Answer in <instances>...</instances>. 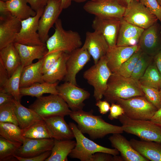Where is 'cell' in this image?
<instances>
[{"instance_id":"27","label":"cell","mask_w":161,"mask_h":161,"mask_svg":"<svg viewBox=\"0 0 161 161\" xmlns=\"http://www.w3.org/2000/svg\"><path fill=\"white\" fill-rule=\"evenodd\" d=\"M0 61L2 62L10 78L21 64L18 52L14 43L0 49Z\"/></svg>"},{"instance_id":"39","label":"cell","mask_w":161,"mask_h":161,"mask_svg":"<svg viewBox=\"0 0 161 161\" xmlns=\"http://www.w3.org/2000/svg\"><path fill=\"white\" fill-rule=\"evenodd\" d=\"M14 99L11 102L0 106V122L12 123L18 126Z\"/></svg>"},{"instance_id":"21","label":"cell","mask_w":161,"mask_h":161,"mask_svg":"<svg viewBox=\"0 0 161 161\" xmlns=\"http://www.w3.org/2000/svg\"><path fill=\"white\" fill-rule=\"evenodd\" d=\"M120 133L113 134L109 139L112 146L120 153L124 161H149L132 146L129 141Z\"/></svg>"},{"instance_id":"13","label":"cell","mask_w":161,"mask_h":161,"mask_svg":"<svg viewBox=\"0 0 161 161\" xmlns=\"http://www.w3.org/2000/svg\"><path fill=\"white\" fill-rule=\"evenodd\" d=\"M63 10L61 0H48L38 22V32L40 39L46 43L49 30L55 24Z\"/></svg>"},{"instance_id":"7","label":"cell","mask_w":161,"mask_h":161,"mask_svg":"<svg viewBox=\"0 0 161 161\" xmlns=\"http://www.w3.org/2000/svg\"><path fill=\"white\" fill-rule=\"evenodd\" d=\"M112 73L107 66L105 56L84 72L83 78L94 88L93 96L96 101L103 97Z\"/></svg>"},{"instance_id":"46","label":"cell","mask_w":161,"mask_h":161,"mask_svg":"<svg viewBox=\"0 0 161 161\" xmlns=\"http://www.w3.org/2000/svg\"><path fill=\"white\" fill-rule=\"evenodd\" d=\"M90 161H115V157L108 153L97 152L92 155Z\"/></svg>"},{"instance_id":"6","label":"cell","mask_w":161,"mask_h":161,"mask_svg":"<svg viewBox=\"0 0 161 161\" xmlns=\"http://www.w3.org/2000/svg\"><path fill=\"white\" fill-rule=\"evenodd\" d=\"M43 119L56 116L69 115L72 111L58 95L51 94L37 98L29 107Z\"/></svg>"},{"instance_id":"15","label":"cell","mask_w":161,"mask_h":161,"mask_svg":"<svg viewBox=\"0 0 161 161\" xmlns=\"http://www.w3.org/2000/svg\"><path fill=\"white\" fill-rule=\"evenodd\" d=\"M121 19L95 16L92 27L94 31L103 35L109 47H113L116 45Z\"/></svg>"},{"instance_id":"52","label":"cell","mask_w":161,"mask_h":161,"mask_svg":"<svg viewBox=\"0 0 161 161\" xmlns=\"http://www.w3.org/2000/svg\"><path fill=\"white\" fill-rule=\"evenodd\" d=\"M153 61L161 74V50L154 56Z\"/></svg>"},{"instance_id":"25","label":"cell","mask_w":161,"mask_h":161,"mask_svg":"<svg viewBox=\"0 0 161 161\" xmlns=\"http://www.w3.org/2000/svg\"><path fill=\"white\" fill-rule=\"evenodd\" d=\"M129 141L133 147L149 161H161V143L134 138Z\"/></svg>"},{"instance_id":"41","label":"cell","mask_w":161,"mask_h":161,"mask_svg":"<svg viewBox=\"0 0 161 161\" xmlns=\"http://www.w3.org/2000/svg\"><path fill=\"white\" fill-rule=\"evenodd\" d=\"M141 87L147 100L157 109L161 107V97L159 89L142 85Z\"/></svg>"},{"instance_id":"23","label":"cell","mask_w":161,"mask_h":161,"mask_svg":"<svg viewBox=\"0 0 161 161\" xmlns=\"http://www.w3.org/2000/svg\"><path fill=\"white\" fill-rule=\"evenodd\" d=\"M144 29L121 20L116 45L131 46L137 45Z\"/></svg>"},{"instance_id":"19","label":"cell","mask_w":161,"mask_h":161,"mask_svg":"<svg viewBox=\"0 0 161 161\" xmlns=\"http://www.w3.org/2000/svg\"><path fill=\"white\" fill-rule=\"evenodd\" d=\"M139 49L138 45L109 47L105 56L107 66L111 72H117L121 65Z\"/></svg>"},{"instance_id":"30","label":"cell","mask_w":161,"mask_h":161,"mask_svg":"<svg viewBox=\"0 0 161 161\" xmlns=\"http://www.w3.org/2000/svg\"><path fill=\"white\" fill-rule=\"evenodd\" d=\"M55 139L50 156L45 161H67V157L75 146L76 142L72 140Z\"/></svg>"},{"instance_id":"55","label":"cell","mask_w":161,"mask_h":161,"mask_svg":"<svg viewBox=\"0 0 161 161\" xmlns=\"http://www.w3.org/2000/svg\"><path fill=\"white\" fill-rule=\"evenodd\" d=\"M95 0H74V1L78 3L83 2L86 1H94Z\"/></svg>"},{"instance_id":"49","label":"cell","mask_w":161,"mask_h":161,"mask_svg":"<svg viewBox=\"0 0 161 161\" xmlns=\"http://www.w3.org/2000/svg\"><path fill=\"white\" fill-rule=\"evenodd\" d=\"M97 101L95 105L98 107L100 114H105L110 111L111 106L108 101L101 100Z\"/></svg>"},{"instance_id":"58","label":"cell","mask_w":161,"mask_h":161,"mask_svg":"<svg viewBox=\"0 0 161 161\" xmlns=\"http://www.w3.org/2000/svg\"><path fill=\"white\" fill-rule=\"evenodd\" d=\"M0 1H4V2H6L9 0H0Z\"/></svg>"},{"instance_id":"24","label":"cell","mask_w":161,"mask_h":161,"mask_svg":"<svg viewBox=\"0 0 161 161\" xmlns=\"http://www.w3.org/2000/svg\"><path fill=\"white\" fill-rule=\"evenodd\" d=\"M14 44L18 52L21 64L23 67L32 64L35 59L42 58L48 52L46 44L34 46L15 42Z\"/></svg>"},{"instance_id":"35","label":"cell","mask_w":161,"mask_h":161,"mask_svg":"<svg viewBox=\"0 0 161 161\" xmlns=\"http://www.w3.org/2000/svg\"><path fill=\"white\" fill-rule=\"evenodd\" d=\"M139 81L142 85L160 89L161 84V74L153 60Z\"/></svg>"},{"instance_id":"11","label":"cell","mask_w":161,"mask_h":161,"mask_svg":"<svg viewBox=\"0 0 161 161\" xmlns=\"http://www.w3.org/2000/svg\"><path fill=\"white\" fill-rule=\"evenodd\" d=\"M44 8L39 10L36 15L21 21V28L14 43L31 45H42L38 32V22Z\"/></svg>"},{"instance_id":"32","label":"cell","mask_w":161,"mask_h":161,"mask_svg":"<svg viewBox=\"0 0 161 161\" xmlns=\"http://www.w3.org/2000/svg\"><path fill=\"white\" fill-rule=\"evenodd\" d=\"M58 84V82L54 83L45 82L35 83L29 86L20 88V92L22 97L30 96L37 98L46 93L58 95L57 89Z\"/></svg>"},{"instance_id":"18","label":"cell","mask_w":161,"mask_h":161,"mask_svg":"<svg viewBox=\"0 0 161 161\" xmlns=\"http://www.w3.org/2000/svg\"><path fill=\"white\" fill-rule=\"evenodd\" d=\"M21 28V21L10 14L0 16V49L14 42Z\"/></svg>"},{"instance_id":"20","label":"cell","mask_w":161,"mask_h":161,"mask_svg":"<svg viewBox=\"0 0 161 161\" xmlns=\"http://www.w3.org/2000/svg\"><path fill=\"white\" fill-rule=\"evenodd\" d=\"M82 47L88 51L92 57L94 64H96L106 55L109 46L103 35L94 31L86 32L85 40Z\"/></svg>"},{"instance_id":"43","label":"cell","mask_w":161,"mask_h":161,"mask_svg":"<svg viewBox=\"0 0 161 161\" xmlns=\"http://www.w3.org/2000/svg\"><path fill=\"white\" fill-rule=\"evenodd\" d=\"M157 17L161 24V6L157 0H139Z\"/></svg>"},{"instance_id":"48","label":"cell","mask_w":161,"mask_h":161,"mask_svg":"<svg viewBox=\"0 0 161 161\" xmlns=\"http://www.w3.org/2000/svg\"><path fill=\"white\" fill-rule=\"evenodd\" d=\"M9 78L7 70L0 61V89L3 87Z\"/></svg>"},{"instance_id":"3","label":"cell","mask_w":161,"mask_h":161,"mask_svg":"<svg viewBox=\"0 0 161 161\" xmlns=\"http://www.w3.org/2000/svg\"><path fill=\"white\" fill-rule=\"evenodd\" d=\"M55 26L54 33L46 42L48 49L46 55L59 51L70 54L75 50L81 47L82 44L81 39L78 32L64 30L60 19L57 20Z\"/></svg>"},{"instance_id":"37","label":"cell","mask_w":161,"mask_h":161,"mask_svg":"<svg viewBox=\"0 0 161 161\" xmlns=\"http://www.w3.org/2000/svg\"><path fill=\"white\" fill-rule=\"evenodd\" d=\"M22 144L9 141L0 137V161H14L15 153Z\"/></svg>"},{"instance_id":"29","label":"cell","mask_w":161,"mask_h":161,"mask_svg":"<svg viewBox=\"0 0 161 161\" xmlns=\"http://www.w3.org/2000/svg\"><path fill=\"white\" fill-rule=\"evenodd\" d=\"M69 55V54L63 53L53 66L43 74L44 82L54 83L64 79L67 73L66 62Z\"/></svg>"},{"instance_id":"31","label":"cell","mask_w":161,"mask_h":161,"mask_svg":"<svg viewBox=\"0 0 161 161\" xmlns=\"http://www.w3.org/2000/svg\"><path fill=\"white\" fill-rule=\"evenodd\" d=\"M27 3L26 0H9L6 2L7 11L21 21L35 16L37 12Z\"/></svg>"},{"instance_id":"28","label":"cell","mask_w":161,"mask_h":161,"mask_svg":"<svg viewBox=\"0 0 161 161\" xmlns=\"http://www.w3.org/2000/svg\"><path fill=\"white\" fill-rule=\"evenodd\" d=\"M15 112L18 126L24 130L33 124L43 120V118L35 112L29 108L23 106L21 102L14 99Z\"/></svg>"},{"instance_id":"33","label":"cell","mask_w":161,"mask_h":161,"mask_svg":"<svg viewBox=\"0 0 161 161\" xmlns=\"http://www.w3.org/2000/svg\"><path fill=\"white\" fill-rule=\"evenodd\" d=\"M23 130L15 124L7 122H0V135L11 142L22 144L25 138L23 136Z\"/></svg>"},{"instance_id":"56","label":"cell","mask_w":161,"mask_h":161,"mask_svg":"<svg viewBox=\"0 0 161 161\" xmlns=\"http://www.w3.org/2000/svg\"><path fill=\"white\" fill-rule=\"evenodd\" d=\"M158 3L161 6V0H157Z\"/></svg>"},{"instance_id":"40","label":"cell","mask_w":161,"mask_h":161,"mask_svg":"<svg viewBox=\"0 0 161 161\" xmlns=\"http://www.w3.org/2000/svg\"><path fill=\"white\" fill-rule=\"evenodd\" d=\"M142 53L139 49L125 62L116 72L125 77H131L136 63Z\"/></svg>"},{"instance_id":"42","label":"cell","mask_w":161,"mask_h":161,"mask_svg":"<svg viewBox=\"0 0 161 161\" xmlns=\"http://www.w3.org/2000/svg\"><path fill=\"white\" fill-rule=\"evenodd\" d=\"M64 52L62 51H57L46 55L42 67L43 74L48 70L55 63Z\"/></svg>"},{"instance_id":"26","label":"cell","mask_w":161,"mask_h":161,"mask_svg":"<svg viewBox=\"0 0 161 161\" xmlns=\"http://www.w3.org/2000/svg\"><path fill=\"white\" fill-rule=\"evenodd\" d=\"M44 56L36 62L24 67L21 72L20 87H26L37 82H44L43 79L42 67Z\"/></svg>"},{"instance_id":"44","label":"cell","mask_w":161,"mask_h":161,"mask_svg":"<svg viewBox=\"0 0 161 161\" xmlns=\"http://www.w3.org/2000/svg\"><path fill=\"white\" fill-rule=\"evenodd\" d=\"M124 113V110L120 105L115 103H112L108 117L110 120H112L118 119L120 116Z\"/></svg>"},{"instance_id":"54","label":"cell","mask_w":161,"mask_h":161,"mask_svg":"<svg viewBox=\"0 0 161 161\" xmlns=\"http://www.w3.org/2000/svg\"><path fill=\"white\" fill-rule=\"evenodd\" d=\"M121 5L126 7L132 0H116Z\"/></svg>"},{"instance_id":"1","label":"cell","mask_w":161,"mask_h":161,"mask_svg":"<svg viewBox=\"0 0 161 161\" xmlns=\"http://www.w3.org/2000/svg\"><path fill=\"white\" fill-rule=\"evenodd\" d=\"M93 113L92 110L86 112L82 109L72 111L69 115L77 123L80 131L83 134H88L92 140L102 138L109 134H122L124 132L122 126L108 123L101 116L94 115Z\"/></svg>"},{"instance_id":"5","label":"cell","mask_w":161,"mask_h":161,"mask_svg":"<svg viewBox=\"0 0 161 161\" xmlns=\"http://www.w3.org/2000/svg\"><path fill=\"white\" fill-rule=\"evenodd\" d=\"M118 119L124 131L136 135L143 140L161 143V127L150 120L133 119L124 114Z\"/></svg>"},{"instance_id":"9","label":"cell","mask_w":161,"mask_h":161,"mask_svg":"<svg viewBox=\"0 0 161 161\" xmlns=\"http://www.w3.org/2000/svg\"><path fill=\"white\" fill-rule=\"evenodd\" d=\"M123 18L126 22L144 29L158 22L156 16L139 0H132L126 8Z\"/></svg>"},{"instance_id":"22","label":"cell","mask_w":161,"mask_h":161,"mask_svg":"<svg viewBox=\"0 0 161 161\" xmlns=\"http://www.w3.org/2000/svg\"><path fill=\"white\" fill-rule=\"evenodd\" d=\"M64 117L56 116L43 118L52 137L58 140H72L74 133Z\"/></svg>"},{"instance_id":"12","label":"cell","mask_w":161,"mask_h":161,"mask_svg":"<svg viewBox=\"0 0 161 161\" xmlns=\"http://www.w3.org/2000/svg\"><path fill=\"white\" fill-rule=\"evenodd\" d=\"M57 89L58 95L72 111L82 110L85 105L84 101L90 96L88 91L68 82L58 85Z\"/></svg>"},{"instance_id":"14","label":"cell","mask_w":161,"mask_h":161,"mask_svg":"<svg viewBox=\"0 0 161 161\" xmlns=\"http://www.w3.org/2000/svg\"><path fill=\"white\" fill-rule=\"evenodd\" d=\"M143 52L154 56L161 50V25L157 22L144 29L138 44Z\"/></svg>"},{"instance_id":"51","label":"cell","mask_w":161,"mask_h":161,"mask_svg":"<svg viewBox=\"0 0 161 161\" xmlns=\"http://www.w3.org/2000/svg\"><path fill=\"white\" fill-rule=\"evenodd\" d=\"M150 121L161 127V107L157 109Z\"/></svg>"},{"instance_id":"8","label":"cell","mask_w":161,"mask_h":161,"mask_svg":"<svg viewBox=\"0 0 161 161\" xmlns=\"http://www.w3.org/2000/svg\"><path fill=\"white\" fill-rule=\"evenodd\" d=\"M115 103L123 108L125 115L135 120H150L158 109L145 96L117 98Z\"/></svg>"},{"instance_id":"34","label":"cell","mask_w":161,"mask_h":161,"mask_svg":"<svg viewBox=\"0 0 161 161\" xmlns=\"http://www.w3.org/2000/svg\"><path fill=\"white\" fill-rule=\"evenodd\" d=\"M23 66L20 65L9 79L0 91L7 92L12 95L17 101L21 102L22 96L20 92V83L21 72Z\"/></svg>"},{"instance_id":"2","label":"cell","mask_w":161,"mask_h":161,"mask_svg":"<svg viewBox=\"0 0 161 161\" xmlns=\"http://www.w3.org/2000/svg\"><path fill=\"white\" fill-rule=\"evenodd\" d=\"M137 96H144L139 81L123 77L116 72L112 73L103 95L106 100L114 103L117 98L126 99Z\"/></svg>"},{"instance_id":"10","label":"cell","mask_w":161,"mask_h":161,"mask_svg":"<svg viewBox=\"0 0 161 161\" xmlns=\"http://www.w3.org/2000/svg\"><path fill=\"white\" fill-rule=\"evenodd\" d=\"M126 8L116 0L88 1L83 7L86 11L95 16L120 19L123 18Z\"/></svg>"},{"instance_id":"47","label":"cell","mask_w":161,"mask_h":161,"mask_svg":"<svg viewBox=\"0 0 161 161\" xmlns=\"http://www.w3.org/2000/svg\"><path fill=\"white\" fill-rule=\"evenodd\" d=\"M32 8L37 12L39 10L44 8L48 0H26Z\"/></svg>"},{"instance_id":"17","label":"cell","mask_w":161,"mask_h":161,"mask_svg":"<svg viewBox=\"0 0 161 161\" xmlns=\"http://www.w3.org/2000/svg\"><path fill=\"white\" fill-rule=\"evenodd\" d=\"M54 139H34L25 138L22 144L16 151L15 155L23 158H30L46 151H51Z\"/></svg>"},{"instance_id":"16","label":"cell","mask_w":161,"mask_h":161,"mask_svg":"<svg viewBox=\"0 0 161 161\" xmlns=\"http://www.w3.org/2000/svg\"><path fill=\"white\" fill-rule=\"evenodd\" d=\"M91 57L88 51L82 47L69 54L66 62L67 73L64 79L65 82L77 86V74L90 61Z\"/></svg>"},{"instance_id":"50","label":"cell","mask_w":161,"mask_h":161,"mask_svg":"<svg viewBox=\"0 0 161 161\" xmlns=\"http://www.w3.org/2000/svg\"><path fill=\"white\" fill-rule=\"evenodd\" d=\"M14 99L11 95L4 92L0 91V106L11 102Z\"/></svg>"},{"instance_id":"38","label":"cell","mask_w":161,"mask_h":161,"mask_svg":"<svg viewBox=\"0 0 161 161\" xmlns=\"http://www.w3.org/2000/svg\"><path fill=\"white\" fill-rule=\"evenodd\" d=\"M154 56L142 52L137 61L130 77L139 80L153 60Z\"/></svg>"},{"instance_id":"4","label":"cell","mask_w":161,"mask_h":161,"mask_svg":"<svg viewBox=\"0 0 161 161\" xmlns=\"http://www.w3.org/2000/svg\"><path fill=\"white\" fill-rule=\"evenodd\" d=\"M69 124L76 139V145L69 155L71 158L77 159L81 161H90L92 155L97 152H103L117 155L119 152L115 148L103 147L86 137L73 123Z\"/></svg>"},{"instance_id":"57","label":"cell","mask_w":161,"mask_h":161,"mask_svg":"<svg viewBox=\"0 0 161 161\" xmlns=\"http://www.w3.org/2000/svg\"><path fill=\"white\" fill-rule=\"evenodd\" d=\"M159 91H160V94L161 97V84L160 86V89H159Z\"/></svg>"},{"instance_id":"53","label":"cell","mask_w":161,"mask_h":161,"mask_svg":"<svg viewBox=\"0 0 161 161\" xmlns=\"http://www.w3.org/2000/svg\"><path fill=\"white\" fill-rule=\"evenodd\" d=\"M74 0H61L62 7L63 9L69 7L71 4L72 2Z\"/></svg>"},{"instance_id":"36","label":"cell","mask_w":161,"mask_h":161,"mask_svg":"<svg viewBox=\"0 0 161 161\" xmlns=\"http://www.w3.org/2000/svg\"><path fill=\"white\" fill-rule=\"evenodd\" d=\"M23 134L25 138L41 139L52 138L44 120L23 130Z\"/></svg>"},{"instance_id":"45","label":"cell","mask_w":161,"mask_h":161,"mask_svg":"<svg viewBox=\"0 0 161 161\" xmlns=\"http://www.w3.org/2000/svg\"><path fill=\"white\" fill-rule=\"evenodd\" d=\"M51 151H46L39 155L30 158L21 157L15 155L14 157L19 161H44L50 155Z\"/></svg>"}]
</instances>
